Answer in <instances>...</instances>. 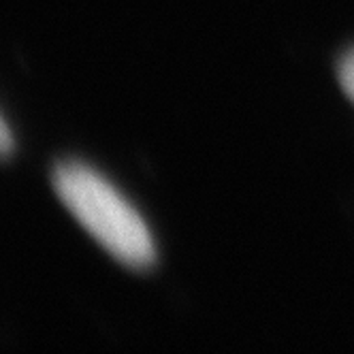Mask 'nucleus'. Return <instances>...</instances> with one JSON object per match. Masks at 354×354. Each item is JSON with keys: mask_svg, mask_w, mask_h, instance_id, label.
I'll return each mask as SVG.
<instances>
[{"mask_svg": "<svg viewBox=\"0 0 354 354\" xmlns=\"http://www.w3.org/2000/svg\"><path fill=\"white\" fill-rule=\"evenodd\" d=\"M60 203L82 229L124 267L141 271L156 261L141 216L98 173L80 162H60L52 173Z\"/></svg>", "mask_w": 354, "mask_h": 354, "instance_id": "f257e3e1", "label": "nucleus"}, {"mask_svg": "<svg viewBox=\"0 0 354 354\" xmlns=\"http://www.w3.org/2000/svg\"><path fill=\"white\" fill-rule=\"evenodd\" d=\"M337 80H339V86L346 92V96L354 103V49L339 60Z\"/></svg>", "mask_w": 354, "mask_h": 354, "instance_id": "f03ea898", "label": "nucleus"}, {"mask_svg": "<svg viewBox=\"0 0 354 354\" xmlns=\"http://www.w3.org/2000/svg\"><path fill=\"white\" fill-rule=\"evenodd\" d=\"M0 139H3V143H0V149H3V156H7L11 151V137H9V126L7 122L3 120V129H0Z\"/></svg>", "mask_w": 354, "mask_h": 354, "instance_id": "7ed1b4c3", "label": "nucleus"}]
</instances>
